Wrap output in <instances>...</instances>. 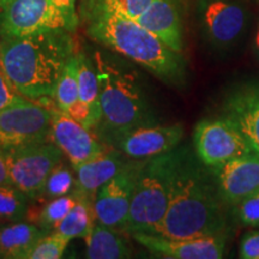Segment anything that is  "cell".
<instances>
[{
    "label": "cell",
    "instance_id": "obj_25",
    "mask_svg": "<svg viewBox=\"0 0 259 259\" xmlns=\"http://www.w3.org/2000/svg\"><path fill=\"white\" fill-rule=\"evenodd\" d=\"M77 199L73 196H63L51 199L41 210L38 221L45 231H53L56 226L71 211L76 205Z\"/></svg>",
    "mask_w": 259,
    "mask_h": 259
},
{
    "label": "cell",
    "instance_id": "obj_14",
    "mask_svg": "<svg viewBox=\"0 0 259 259\" xmlns=\"http://www.w3.org/2000/svg\"><path fill=\"white\" fill-rule=\"evenodd\" d=\"M222 199L228 206L259 190V154L252 153L210 168Z\"/></svg>",
    "mask_w": 259,
    "mask_h": 259
},
{
    "label": "cell",
    "instance_id": "obj_12",
    "mask_svg": "<svg viewBox=\"0 0 259 259\" xmlns=\"http://www.w3.org/2000/svg\"><path fill=\"white\" fill-rule=\"evenodd\" d=\"M183 137L184 127L181 124H153L120 135L111 145L131 160H147L176 149Z\"/></svg>",
    "mask_w": 259,
    "mask_h": 259
},
{
    "label": "cell",
    "instance_id": "obj_29",
    "mask_svg": "<svg viewBox=\"0 0 259 259\" xmlns=\"http://www.w3.org/2000/svg\"><path fill=\"white\" fill-rule=\"evenodd\" d=\"M235 216L241 225L247 227L259 226V190L240 200L233 206Z\"/></svg>",
    "mask_w": 259,
    "mask_h": 259
},
{
    "label": "cell",
    "instance_id": "obj_21",
    "mask_svg": "<svg viewBox=\"0 0 259 259\" xmlns=\"http://www.w3.org/2000/svg\"><path fill=\"white\" fill-rule=\"evenodd\" d=\"M78 101L90 109L94 121L97 126L101 118L99 78H97L95 65L83 53H78Z\"/></svg>",
    "mask_w": 259,
    "mask_h": 259
},
{
    "label": "cell",
    "instance_id": "obj_13",
    "mask_svg": "<svg viewBox=\"0 0 259 259\" xmlns=\"http://www.w3.org/2000/svg\"><path fill=\"white\" fill-rule=\"evenodd\" d=\"M130 235L151 253L170 259H220L226 248V235L183 239L145 233Z\"/></svg>",
    "mask_w": 259,
    "mask_h": 259
},
{
    "label": "cell",
    "instance_id": "obj_19",
    "mask_svg": "<svg viewBox=\"0 0 259 259\" xmlns=\"http://www.w3.org/2000/svg\"><path fill=\"white\" fill-rule=\"evenodd\" d=\"M44 228L29 222H9L0 227V254L6 259H28L35 245L45 236Z\"/></svg>",
    "mask_w": 259,
    "mask_h": 259
},
{
    "label": "cell",
    "instance_id": "obj_10",
    "mask_svg": "<svg viewBox=\"0 0 259 259\" xmlns=\"http://www.w3.org/2000/svg\"><path fill=\"white\" fill-rule=\"evenodd\" d=\"M142 161L131 160L116 176L96 191L93 202L96 222L124 231Z\"/></svg>",
    "mask_w": 259,
    "mask_h": 259
},
{
    "label": "cell",
    "instance_id": "obj_23",
    "mask_svg": "<svg viewBox=\"0 0 259 259\" xmlns=\"http://www.w3.org/2000/svg\"><path fill=\"white\" fill-rule=\"evenodd\" d=\"M57 108L64 113H69L70 109L78 101V54H74L67 61L66 66L58 80L54 92Z\"/></svg>",
    "mask_w": 259,
    "mask_h": 259
},
{
    "label": "cell",
    "instance_id": "obj_7",
    "mask_svg": "<svg viewBox=\"0 0 259 259\" xmlns=\"http://www.w3.org/2000/svg\"><path fill=\"white\" fill-rule=\"evenodd\" d=\"M76 27L52 0H0V38Z\"/></svg>",
    "mask_w": 259,
    "mask_h": 259
},
{
    "label": "cell",
    "instance_id": "obj_1",
    "mask_svg": "<svg viewBox=\"0 0 259 259\" xmlns=\"http://www.w3.org/2000/svg\"><path fill=\"white\" fill-rule=\"evenodd\" d=\"M227 206L210 167L183 148L169 206L154 234L178 239L226 235Z\"/></svg>",
    "mask_w": 259,
    "mask_h": 259
},
{
    "label": "cell",
    "instance_id": "obj_34",
    "mask_svg": "<svg viewBox=\"0 0 259 259\" xmlns=\"http://www.w3.org/2000/svg\"><path fill=\"white\" fill-rule=\"evenodd\" d=\"M253 48H254V53L257 58L259 59V24L257 28V31H255V36H254V41H253Z\"/></svg>",
    "mask_w": 259,
    "mask_h": 259
},
{
    "label": "cell",
    "instance_id": "obj_17",
    "mask_svg": "<svg viewBox=\"0 0 259 259\" xmlns=\"http://www.w3.org/2000/svg\"><path fill=\"white\" fill-rule=\"evenodd\" d=\"M136 21L171 50L183 53V23L177 0H153Z\"/></svg>",
    "mask_w": 259,
    "mask_h": 259
},
{
    "label": "cell",
    "instance_id": "obj_5",
    "mask_svg": "<svg viewBox=\"0 0 259 259\" xmlns=\"http://www.w3.org/2000/svg\"><path fill=\"white\" fill-rule=\"evenodd\" d=\"M180 153L181 149L176 148L142 161L124 229L127 234H154L160 226L169 206Z\"/></svg>",
    "mask_w": 259,
    "mask_h": 259
},
{
    "label": "cell",
    "instance_id": "obj_30",
    "mask_svg": "<svg viewBox=\"0 0 259 259\" xmlns=\"http://www.w3.org/2000/svg\"><path fill=\"white\" fill-rule=\"evenodd\" d=\"M22 97L24 96L18 94L17 90L12 87V84L6 77L4 70H3L2 64H0V111L5 108L6 106L18 101Z\"/></svg>",
    "mask_w": 259,
    "mask_h": 259
},
{
    "label": "cell",
    "instance_id": "obj_16",
    "mask_svg": "<svg viewBox=\"0 0 259 259\" xmlns=\"http://www.w3.org/2000/svg\"><path fill=\"white\" fill-rule=\"evenodd\" d=\"M223 116L245 136L259 154V84H250L229 94L223 105Z\"/></svg>",
    "mask_w": 259,
    "mask_h": 259
},
{
    "label": "cell",
    "instance_id": "obj_31",
    "mask_svg": "<svg viewBox=\"0 0 259 259\" xmlns=\"http://www.w3.org/2000/svg\"><path fill=\"white\" fill-rule=\"evenodd\" d=\"M240 258L259 259V232H248L240 242Z\"/></svg>",
    "mask_w": 259,
    "mask_h": 259
},
{
    "label": "cell",
    "instance_id": "obj_35",
    "mask_svg": "<svg viewBox=\"0 0 259 259\" xmlns=\"http://www.w3.org/2000/svg\"><path fill=\"white\" fill-rule=\"evenodd\" d=\"M0 258H3V257H2V254H0Z\"/></svg>",
    "mask_w": 259,
    "mask_h": 259
},
{
    "label": "cell",
    "instance_id": "obj_4",
    "mask_svg": "<svg viewBox=\"0 0 259 259\" xmlns=\"http://www.w3.org/2000/svg\"><path fill=\"white\" fill-rule=\"evenodd\" d=\"M100 84L101 118L95 132L103 143L131 130L155 124L150 106L134 71L125 70L97 52L94 57Z\"/></svg>",
    "mask_w": 259,
    "mask_h": 259
},
{
    "label": "cell",
    "instance_id": "obj_11",
    "mask_svg": "<svg viewBox=\"0 0 259 259\" xmlns=\"http://www.w3.org/2000/svg\"><path fill=\"white\" fill-rule=\"evenodd\" d=\"M51 139L69 158L74 170L108 149L89 128L58 108L52 113Z\"/></svg>",
    "mask_w": 259,
    "mask_h": 259
},
{
    "label": "cell",
    "instance_id": "obj_33",
    "mask_svg": "<svg viewBox=\"0 0 259 259\" xmlns=\"http://www.w3.org/2000/svg\"><path fill=\"white\" fill-rule=\"evenodd\" d=\"M0 185H12L5 150L0 148Z\"/></svg>",
    "mask_w": 259,
    "mask_h": 259
},
{
    "label": "cell",
    "instance_id": "obj_32",
    "mask_svg": "<svg viewBox=\"0 0 259 259\" xmlns=\"http://www.w3.org/2000/svg\"><path fill=\"white\" fill-rule=\"evenodd\" d=\"M53 4L57 6L60 11H63L67 18L74 25H77V15H76V2L77 0H52Z\"/></svg>",
    "mask_w": 259,
    "mask_h": 259
},
{
    "label": "cell",
    "instance_id": "obj_6",
    "mask_svg": "<svg viewBox=\"0 0 259 259\" xmlns=\"http://www.w3.org/2000/svg\"><path fill=\"white\" fill-rule=\"evenodd\" d=\"M11 184L28 198L42 196L51 171L63 158V151L54 142L32 143L4 149Z\"/></svg>",
    "mask_w": 259,
    "mask_h": 259
},
{
    "label": "cell",
    "instance_id": "obj_9",
    "mask_svg": "<svg viewBox=\"0 0 259 259\" xmlns=\"http://www.w3.org/2000/svg\"><path fill=\"white\" fill-rule=\"evenodd\" d=\"M193 143L197 157L210 168L254 153L245 136L225 116L198 122Z\"/></svg>",
    "mask_w": 259,
    "mask_h": 259
},
{
    "label": "cell",
    "instance_id": "obj_20",
    "mask_svg": "<svg viewBox=\"0 0 259 259\" xmlns=\"http://www.w3.org/2000/svg\"><path fill=\"white\" fill-rule=\"evenodd\" d=\"M87 244V258L124 259L132 257V250L118 229L95 222L93 231L84 239Z\"/></svg>",
    "mask_w": 259,
    "mask_h": 259
},
{
    "label": "cell",
    "instance_id": "obj_22",
    "mask_svg": "<svg viewBox=\"0 0 259 259\" xmlns=\"http://www.w3.org/2000/svg\"><path fill=\"white\" fill-rule=\"evenodd\" d=\"M95 220L93 206L85 200L79 199L52 232L69 239L70 241L72 239H87L95 226Z\"/></svg>",
    "mask_w": 259,
    "mask_h": 259
},
{
    "label": "cell",
    "instance_id": "obj_18",
    "mask_svg": "<svg viewBox=\"0 0 259 259\" xmlns=\"http://www.w3.org/2000/svg\"><path fill=\"white\" fill-rule=\"evenodd\" d=\"M118 149H107L105 153L96 156L77 169V186L83 194H95L103 184L111 180L120 171L131 158Z\"/></svg>",
    "mask_w": 259,
    "mask_h": 259
},
{
    "label": "cell",
    "instance_id": "obj_8",
    "mask_svg": "<svg viewBox=\"0 0 259 259\" xmlns=\"http://www.w3.org/2000/svg\"><path fill=\"white\" fill-rule=\"evenodd\" d=\"M52 113L25 97L6 106L0 111V148L50 141Z\"/></svg>",
    "mask_w": 259,
    "mask_h": 259
},
{
    "label": "cell",
    "instance_id": "obj_28",
    "mask_svg": "<svg viewBox=\"0 0 259 259\" xmlns=\"http://www.w3.org/2000/svg\"><path fill=\"white\" fill-rule=\"evenodd\" d=\"M151 2L153 0H95V5L97 8L136 19Z\"/></svg>",
    "mask_w": 259,
    "mask_h": 259
},
{
    "label": "cell",
    "instance_id": "obj_27",
    "mask_svg": "<svg viewBox=\"0 0 259 259\" xmlns=\"http://www.w3.org/2000/svg\"><path fill=\"white\" fill-rule=\"evenodd\" d=\"M69 242V239L52 232L35 245L28 259H59L64 255Z\"/></svg>",
    "mask_w": 259,
    "mask_h": 259
},
{
    "label": "cell",
    "instance_id": "obj_2",
    "mask_svg": "<svg viewBox=\"0 0 259 259\" xmlns=\"http://www.w3.org/2000/svg\"><path fill=\"white\" fill-rule=\"evenodd\" d=\"M72 31H40L0 38V64L18 94L29 100L53 97L58 80L76 54Z\"/></svg>",
    "mask_w": 259,
    "mask_h": 259
},
{
    "label": "cell",
    "instance_id": "obj_26",
    "mask_svg": "<svg viewBox=\"0 0 259 259\" xmlns=\"http://www.w3.org/2000/svg\"><path fill=\"white\" fill-rule=\"evenodd\" d=\"M76 183L74 180L72 170L63 163L58 164L53 170L51 171L50 177L45 184V189L42 196L47 197L50 199L58 198V197L66 196L67 193L72 190Z\"/></svg>",
    "mask_w": 259,
    "mask_h": 259
},
{
    "label": "cell",
    "instance_id": "obj_24",
    "mask_svg": "<svg viewBox=\"0 0 259 259\" xmlns=\"http://www.w3.org/2000/svg\"><path fill=\"white\" fill-rule=\"evenodd\" d=\"M28 213V197L14 185H0V222L22 221Z\"/></svg>",
    "mask_w": 259,
    "mask_h": 259
},
{
    "label": "cell",
    "instance_id": "obj_3",
    "mask_svg": "<svg viewBox=\"0 0 259 259\" xmlns=\"http://www.w3.org/2000/svg\"><path fill=\"white\" fill-rule=\"evenodd\" d=\"M88 34L163 82L171 85H181L185 82L186 64L181 53L168 47L136 19L95 6Z\"/></svg>",
    "mask_w": 259,
    "mask_h": 259
},
{
    "label": "cell",
    "instance_id": "obj_15",
    "mask_svg": "<svg viewBox=\"0 0 259 259\" xmlns=\"http://www.w3.org/2000/svg\"><path fill=\"white\" fill-rule=\"evenodd\" d=\"M203 23L212 44L229 47L240 40L247 27V12L228 0H210L203 11Z\"/></svg>",
    "mask_w": 259,
    "mask_h": 259
}]
</instances>
